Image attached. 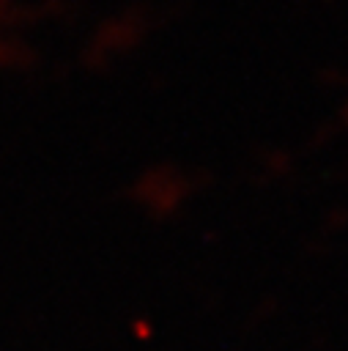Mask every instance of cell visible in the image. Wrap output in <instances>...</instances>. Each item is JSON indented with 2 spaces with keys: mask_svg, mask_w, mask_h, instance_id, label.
I'll list each match as a JSON object with an SVG mask.
<instances>
[]
</instances>
